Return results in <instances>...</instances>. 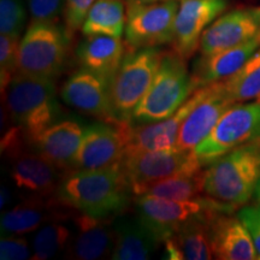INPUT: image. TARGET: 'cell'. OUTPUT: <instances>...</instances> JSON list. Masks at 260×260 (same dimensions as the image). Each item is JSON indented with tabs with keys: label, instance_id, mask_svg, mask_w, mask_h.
Returning <instances> with one entry per match:
<instances>
[{
	"label": "cell",
	"instance_id": "17",
	"mask_svg": "<svg viewBox=\"0 0 260 260\" xmlns=\"http://www.w3.org/2000/svg\"><path fill=\"white\" fill-rule=\"evenodd\" d=\"M260 32V8L236 9L214 19L200 39L201 56L235 47Z\"/></svg>",
	"mask_w": 260,
	"mask_h": 260
},
{
	"label": "cell",
	"instance_id": "15",
	"mask_svg": "<svg viewBox=\"0 0 260 260\" xmlns=\"http://www.w3.org/2000/svg\"><path fill=\"white\" fill-rule=\"evenodd\" d=\"M226 6L228 0H181L175 21L174 51L186 60L193 56L204 31Z\"/></svg>",
	"mask_w": 260,
	"mask_h": 260
},
{
	"label": "cell",
	"instance_id": "25",
	"mask_svg": "<svg viewBox=\"0 0 260 260\" xmlns=\"http://www.w3.org/2000/svg\"><path fill=\"white\" fill-rule=\"evenodd\" d=\"M125 0H96L84 19L82 30L84 37L106 35L121 39L125 31Z\"/></svg>",
	"mask_w": 260,
	"mask_h": 260
},
{
	"label": "cell",
	"instance_id": "21",
	"mask_svg": "<svg viewBox=\"0 0 260 260\" xmlns=\"http://www.w3.org/2000/svg\"><path fill=\"white\" fill-rule=\"evenodd\" d=\"M217 213L210 219V236L213 258L219 260H253L256 258L254 243L239 216Z\"/></svg>",
	"mask_w": 260,
	"mask_h": 260
},
{
	"label": "cell",
	"instance_id": "18",
	"mask_svg": "<svg viewBox=\"0 0 260 260\" xmlns=\"http://www.w3.org/2000/svg\"><path fill=\"white\" fill-rule=\"evenodd\" d=\"M205 87L195 90L189 99L167 119L148 124L129 125L126 129L124 155L146 151L175 148L181 126L193 107L204 95Z\"/></svg>",
	"mask_w": 260,
	"mask_h": 260
},
{
	"label": "cell",
	"instance_id": "34",
	"mask_svg": "<svg viewBox=\"0 0 260 260\" xmlns=\"http://www.w3.org/2000/svg\"><path fill=\"white\" fill-rule=\"evenodd\" d=\"M30 246L23 236H2L0 240V259L24 260L31 258Z\"/></svg>",
	"mask_w": 260,
	"mask_h": 260
},
{
	"label": "cell",
	"instance_id": "35",
	"mask_svg": "<svg viewBox=\"0 0 260 260\" xmlns=\"http://www.w3.org/2000/svg\"><path fill=\"white\" fill-rule=\"evenodd\" d=\"M237 216L251 234L256 251V258L260 260V206L243 207Z\"/></svg>",
	"mask_w": 260,
	"mask_h": 260
},
{
	"label": "cell",
	"instance_id": "24",
	"mask_svg": "<svg viewBox=\"0 0 260 260\" xmlns=\"http://www.w3.org/2000/svg\"><path fill=\"white\" fill-rule=\"evenodd\" d=\"M125 48L121 39L93 35L86 37L76 48V58L86 68L106 80L113 81L125 56Z\"/></svg>",
	"mask_w": 260,
	"mask_h": 260
},
{
	"label": "cell",
	"instance_id": "6",
	"mask_svg": "<svg viewBox=\"0 0 260 260\" xmlns=\"http://www.w3.org/2000/svg\"><path fill=\"white\" fill-rule=\"evenodd\" d=\"M134 211L161 243L180 228L195 218H212L219 212H232L234 207L212 198L197 197L172 200L151 195L134 197Z\"/></svg>",
	"mask_w": 260,
	"mask_h": 260
},
{
	"label": "cell",
	"instance_id": "30",
	"mask_svg": "<svg viewBox=\"0 0 260 260\" xmlns=\"http://www.w3.org/2000/svg\"><path fill=\"white\" fill-rule=\"evenodd\" d=\"M27 23V9L23 0H0V32L21 38Z\"/></svg>",
	"mask_w": 260,
	"mask_h": 260
},
{
	"label": "cell",
	"instance_id": "8",
	"mask_svg": "<svg viewBox=\"0 0 260 260\" xmlns=\"http://www.w3.org/2000/svg\"><path fill=\"white\" fill-rule=\"evenodd\" d=\"M260 140V99L239 103L223 113L212 132L194 149L201 165L211 164L240 146Z\"/></svg>",
	"mask_w": 260,
	"mask_h": 260
},
{
	"label": "cell",
	"instance_id": "5",
	"mask_svg": "<svg viewBox=\"0 0 260 260\" xmlns=\"http://www.w3.org/2000/svg\"><path fill=\"white\" fill-rule=\"evenodd\" d=\"M70 39L57 22H31L19 41L17 73L56 80L68 61Z\"/></svg>",
	"mask_w": 260,
	"mask_h": 260
},
{
	"label": "cell",
	"instance_id": "3",
	"mask_svg": "<svg viewBox=\"0 0 260 260\" xmlns=\"http://www.w3.org/2000/svg\"><path fill=\"white\" fill-rule=\"evenodd\" d=\"M260 178V140L240 146L209 164L204 171V193L230 206L245 205Z\"/></svg>",
	"mask_w": 260,
	"mask_h": 260
},
{
	"label": "cell",
	"instance_id": "22",
	"mask_svg": "<svg viewBox=\"0 0 260 260\" xmlns=\"http://www.w3.org/2000/svg\"><path fill=\"white\" fill-rule=\"evenodd\" d=\"M113 260L149 259L161 243L136 213L118 214L113 220Z\"/></svg>",
	"mask_w": 260,
	"mask_h": 260
},
{
	"label": "cell",
	"instance_id": "12",
	"mask_svg": "<svg viewBox=\"0 0 260 260\" xmlns=\"http://www.w3.org/2000/svg\"><path fill=\"white\" fill-rule=\"evenodd\" d=\"M111 81L86 68L70 75L60 89L64 104L98 121L121 124L113 111Z\"/></svg>",
	"mask_w": 260,
	"mask_h": 260
},
{
	"label": "cell",
	"instance_id": "4",
	"mask_svg": "<svg viewBox=\"0 0 260 260\" xmlns=\"http://www.w3.org/2000/svg\"><path fill=\"white\" fill-rule=\"evenodd\" d=\"M199 89L188 71L186 59L176 52H165L151 86L135 107L132 124L155 123L174 115Z\"/></svg>",
	"mask_w": 260,
	"mask_h": 260
},
{
	"label": "cell",
	"instance_id": "31",
	"mask_svg": "<svg viewBox=\"0 0 260 260\" xmlns=\"http://www.w3.org/2000/svg\"><path fill=\"white\" fill-rule=\"evenodd\" d=\"M21 38L0 35V87L5 93L10 82L17 74L18 48Z\"/></svg>",
	"mask_w": 260,
	"mask_h": 260
},
{
	"label": "cell",
	"instance_id": "10",
	"mask_svg": "<svg viewBox=\"0 0 260 260\" xmlns=\"http://www.w3.org/2000/svg\"><path fill=\"white\" fill-rule=\"evenodd\" d=\"M121 168L134 195L146 184L175 175L198 172L203 165L194 151H181L175 147L126 154L121 161Z\"/></svg>",
	"mask_w": 260,
	"mask_h": 260
},
{
	"label": "cell",
	"instance_id": "9",
	"mask_svg": "<svg viewBox=\"0 0 260 260\" xmlns=\"http://www.w3.org/2000/svg\"><path fill=\"white\" fill-rule=\"evenodd\" d=\"M178 6V0L149 4L126 3V45L130 48L172 45Z\"/></svg>",
	"mask_w": 260,
	"mask_h": 260
},
{
	"label": "cell",
	"instance_id": "37",
	"mask_svg": "<svg viewBox=\"0 0 260 260\" xmlns=\"http://www.w3.org/2000/svg\"><path fill=\"white\" fill-rule=\"evenodd\" d=\"M160 2H169V0H125V3H144V4H149V3H160Z\"/></svg>",
	"mask_w": 260,
	"mask_h": 260
},
{
	"label": "cell",
	"instance_id": "26",
	"mask_svg": "<svg viewBox=\"0 0 260 260\" xmlns=\"http://www.w3.org/2000/svg\"><path fill=\"white\" fill-rule=\"evenodd\" d=\"M210 219H191L183 224L171 236V239L178 246L182 260H206L213 258L210 236Z\"/></svg>",
	"mask_w": 260,
	"mask_h": 260
},
{
	"label": "cell",
	"instance_id": "27",
	"mask_svg": "<svg viewBox=\"0 0 260 260\" xmlns=\"http://www.w3.org/2000/svg\"><path fill=\"white\" fill-rule=\"evenodd\" d=\"M204 191V171L180 174L152 182L136 190V195H151L172 200H188Z\"/></svg>",
	"mask_w": 260,
	"mask_h": 260
},
{
	"label": "cell",
	"instance_id": "32",
	"mask_svg": "<svg viewBox=\"0 0 260 260\" xmlns=\"http://www.w3.org/2000/svg\"><path fill=\"white\" fill-rule=\"evenodd\" d=\"M96 0H67L64 8L65 28L73 37L74 32L82 28L84 19Z\"/></svg>",
	"mask_w": 260,
	"mask_h": 260
},
{
	"label": "cell",
	"instance_id": "13",
	"mask_svg": "<svg viewBox=\"0 0 260 260\" xmlns=\"http://www.w3.org/2000/svg\"><path fill=\"white\" fill-rule=\"evenodd\" d=\"M234 104L235 102L228 94L223 81L205 86L204 95L181 126L175 147L181 151H194Z\"/></svg>",
	"mask_w": 260,
	"mask_h": 260
},
{
	"label": "cell",
	"instance_id": "38",
	"mask_svg": "<svg viewBox=\"0 0 260 260\" xmlns=\"http://www.w3.org/2000/svg\"><path fill=\"white\" fill-rule=\"evenodd\" d=\"M255 199L258 201V204L260 205V178H259V182H258V186L255 188Z\"/></svg>",
	"mask_w": 260,
	"mask_h": 260
},
{
	"label": "cell",
	"instance_id": "2",
	"mask_svg": "<svg viewBox=\"0 0 260 260\" xmlns=\"http://www.w3.org/2000/svg\"><path fill=\"white\" fill-rule=\"evenodd\" d=\"M2 99L5 104L2 113L23 132L30 145L42 132L64 117L54 80L17 73Z\"/></svg>",
	"mask_w": 260,
	"mask_h": 260
},
{
	"label": "cell",
	"instance_id": "7",
	"mask_svg": "<svg viewBox=\"0 0 260 260\" xmlns=\"http://www.w3.org/2000/svg\"><path fill=\"white\" fill-rule=\"evenodd\" d=\"M165 52L159 47L130 48L111 83L115 115L121 124H132L135 107L153 82Z\"/></svg>",
	"mask_w": 260,
	"mask_h": 260
},
{
	"label": "cell",
	"instance_id": "1",
	"mask_svg": "<svg viewBox=\"0 0 260 260\" xmlns=\"http://www.w3.org/2000/svg\"><path fill=\"white\" fill-rule=\"evenodd\" d=\"M57 199L64 206L94 217L124 213L134 197L121 164L99 170L65 171Z\"/></svg>",
	"mask_w": 260,
	"mask_h": 260
},
{
	"label": "cell",
	"instance_id": "28",
	"mask_svg": "<svg viewBox=\"0 0 260 260\" xmlns=\"http://www.w3.org/2000/svg\"><path fill=\"white\" fill-rule=\"evenodd\" d=\"M223 82L235 103L260 99V47L235 74Z\"/></svg>",
	"mask_w": 260,
	"mask_h": 260
},
{
	"label": "cell",
	"instance_id": "19",
	"mask_svg": "<svg viewBox=\"0 0 260 260\" xmlns=\"http://www.w3.org/2000/svg\"><path fill=\"white\" fill-rule=\"evenodd\" d=\"M74 212L57 197L23 198L21 203L2 214L0 232L2 236H24L51 220L69 218Z\"/></svg>",
	"mask_w": 260,
	"mask_h": 260
},
{
	"label": "cell",
	"instance_id": "16",
	"mask_svg": "<svg viewBox=\"0 0 260 260\" xmlns=\"http://www.w3.org/2000/svg\"><path fill=\"white\" fill-rule=\"evenodd\" d=\"M116 217H94L75 211L71 216L70 241L65 248V258L96 260L111 256L113 249V220Z\"/></svg>",
	"mask_w": 260,
	"mask_h": 260
},
{
	"label": "cell",
	"instance_id": "11",
	"mask_svg": "<svg viewBox=\"0 0 260 260\" xmlns=\"http://www.w3.org/2000/svg\"><path fill=\"white\" fill-rule=\"evenodd\" d=\"M129 124L98 121L84 125L70 170H99L121 164Z\"/></svg>",
	"mask_w": 260,
	"mask_h": 260
},
{
	"label": "cell",
	"instance_id": "33",
	"mask_svg": "<svg viewBox=\"0 0 260 260\" xmlns=\"http://www.w3.org/2000/svg\"><path fill=\"white\" fill-rule=\"evenodd\" d=\"M67 0H27L31 22H57Z\"/></svg>",
	"mask_w": 260,
	"mask_h": 260
},
{
	"label": "cell",
	"instance_id": "23",
	"mask_svg": "<svg viewBox=\"0 0 260 260\" xmlns=\"http://www.w3.org/2000/svg\"><path fill=\"white\" fill-rule=\"evenodd\" d=\"M259 47L260 32L251 40L235 47L210 56H201L193 65L191 76L199 88L225 80L235 74Z\"/></svg>",
	"mask_w": 260,
	"mask_h": 260
},
{
	"label": "cell",
	"instance_id": "29",
	"mask_svg": "<svg viewBox=\"0 0 260 260\" xmlns=\"http://www.w3.org/2000/svg\"><path fill=\"white\" fill-rule=\"evenodd\" d=\"M67 219L51 220L39 228L32 237L31 259L47 260L65 251L73 232V228L64 222Z\"/></svg>",
	"mask_w": 260,
	"mask_h": 260
},
{
	"label": "cell",
	"instance_id": "36",
	"mask_svg": "<svg viewBox=\"0 0 260 260\" xmlns=\"http://www.w3.org/2000/svg\"><path fill=\"white\" fill-rule=\"evenodd\" d=\"M12 199L11 191H10L9 187L2 186V194H0V209L4 210L6 206L10 204Z\"/></svg>",
	"mask_w": 260,
	"mask_h": 260
},
{
	"label": "cell",
	"instance_id": "20",
	"mask_svg": "<svg viewBox=\"0 0 260 260\" xmlns=\"http://www.w3.org/2000/svg\"><path fill=\"white\" fill-rule=\"evenodd\" d=\"M84 124L69 117L52 124L35 139L31 148L60 170L69 171L80 147Z\"/></svg>",
	"mask_w": 260,
	"mask_h": 260
},
{
	"label": "cell",
	"instance_id": "14",
	"mask_svg": "<svg viewBox=\"0 0 260 260\" xmlns=\"http://www.w3.org/2000/svg\"><path fill=\"white\" fill-rule=\"evenodd\" d=\"M9 161V177L23 198L56 197L61 177V170L45 159L34 149L6 158Z\"/></svg>",
	"mask_w": 260,
	"mask_h": 260
}]
</instances>
